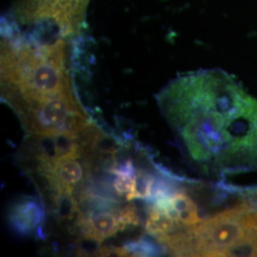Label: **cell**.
<instances>
[{
    "mask_svg": "<svg viewBox=\"0 0 257 257\" xmlns=\"http://www.w3.org/2000/svg\"><path fill=\"white\" fill-rule=\"evenodd\" d=\"M157 100L190 165L215 182L257 175V97L233 75L220 69L184 74Z\"/></svg>",
    "mask_w": 257,
    "mask_h": 257,
    "instance_id": "obj_1",
    "label": "cell"
},
{
    "mask_svg": "<svg viewBox=\"0 0 257 257\" xmlns=\"http://www.w3.org/2000/svg\"><path fill=\"white\" fill-rule=\"evenodd\" d=\"M45 209L42 200L34 196H22L12 204L8 221L12 230L20 236L38 234L41 238L45 222Z\"/></svg>",
    "mask_w": 257,
    "mask_h": 257,
    "instance_id": "obj_2",
    "label": "cell"
},
{
    "mask_svg": "<svg viewBox=\"0 0 257 257\" xmlns=\"http://www.w3.org/2000/svg\"><path fill=\"white\" fill-rule=\"evenodd\" d=\"M77 159L78 157H69L56 161L49 175L55 183L61 186L71 193H74V189L84 181V168Z\"/></svg>",
    "mask_w": 257,
    "mask_h": 257,
    "instance_id": "obj_3",
    "label": "cell"
},
{
    "mask_svg": "<svg viewBox=\"0 0 257 257\" xmlns=\"http://www.w3.org/2000/svg\"><path fill=\"white\" fill-rule=\"evenodd\" d=\"M55 217L59 223L77 219L79 215L78 202L74 193L63 190L57 193L52 200ZM76 221V220H75Z\"/></svg>",
    "mask_w": 257,
    "mask_h": 257,
    "instance_id": "obj_4",
    "label": "cell"
},
{
    "mask_svg": "<svg viewBox=\"0 0 257 257\" xmlns=\"http://www.w3.org/2000/svg\"><path fill=\"white\" fill-rule=\"evenodd\" d=\"M156 176L143 169H138L135 175L132 192L126 196L128 201L134 199H149L152 194Z\"/></svg>",
    "mask_w": 257,
    "mask_h": 257,
    "instance_id": "obj_5",
    "label": "cell"
},
{
    "mask_svg": "<svg viewBox=\"0 0 257 257\" xmlns=\"http://www.w3.org/2000/svg\"><path fill=\"white\" fill-rule=\"evenodd\" d=\"M123 247L128 250L130 256H156L167 252L161 245L158 246L153 240L145 237L127 242Z\"/></svg>",
    "mask_w": 257,
    "mask_h": 257,
    "instance_id": "obj_6",
    "label": "cell"
},
{
    "mask_svg": "<svg viewBox=\"0 0 257 257\" xmlns=\"http://www.w3.org/2000/svg\"><path fill=\"white\" fill-rule=\"evenodd\" d=\"M118 221L120 230H124L128 227H138L142 224V219L139 215L138 208L134 204H130L120 209Z\"/></svg>",
    "mask_w": 257,
    "mask_h": 257,
    "instance_id": "obj_7",
    "label": "cell"
},
{
    "mask_svg": "<svg viewBox=\"0 0 257 257\" xmlns=\"http://www.w3.org/2000/svg\"><path fill=\"white\" fill-rule=\"evenodd\" d=\"M103 240L91 236L80 235V237L75 241L76 253L78 255H96L99 248H101Z\"/></svg>",
    "mask_w": 257,
    "mask_h": 257,
    "instance_id": "obj_8",
    "label": "cell"
},
{
    "mask_svg": "<svg viewBox=\"0 0 257 257\" xmlns=\"http://www.w3.org/2000/svg\"><path fill=\"white\" fill-rule=\"evenodd\" d=\"M113 180L112 188L119 196H127L132 192L135 176L128 175H117Z\"/></svg>",
    "mask_w": 257,
    "mask_h": 257,
    "instance_id": "obj_9",
    "label": "cell"
},
{
    "mask_svg": "<svg viewBox=\"0 0 257 257\" xmlns=\"http://www.w3.org/2000/svg\"><path fill=\"white\" fill-rule=\"evenodd\" d=\"M256 256H257V252H256Z\"/></svg>",
    "mask_w": 257,
    "mask_h": 257,
    "instance_id": "obj_10",
    "label": "cell"
}]
</instances>
